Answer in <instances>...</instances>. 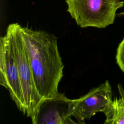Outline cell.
I'll list each match as a JSON object with an SVG mask.
<instances>
[{
    "mask_svg": "<svg viewBox=\"0 0 124 124\" xmlns=\"http://www.w3.org/2000/svg\"><path fill=\"white\" fill-rule=\"evenodd\" d=\"M36 90L42 98L57 95L63 77L64 65L58 50L57 38L44 31L19 25Z\"/></svg>",
    "mask_w": 124,
    "mask_h": 124,
    "instance_id": "cell-1",
    "label": "cell"
},
{
    "mask_svg": "<svg viewBox=\"0 0 124 124\" xmlns=\"http://www.w3.org/2000/svg\"><path fill=\"white\" fill-rule=\"evenodd\" d=\"M67 11L77 24L84 28H105L112 24L117 10L124 5L122 0H65Z\"/></svg>",
    "mask_w": 124,
    "mask_h": 124,
    "instance_id": "cell-2",
    "label": "cell"
},
{
    "mask_svg": "<svg viewBox=\"0 0 124 124\" xmlns=\"http://www.w3.org/2000/svg\"><path fill=\"white\" fill-rule=\"evenodd\" d=\"M5 34L17 64L26 107V115L31 118L42 98L35 87L28 57L20 32L19 24L17 23L10 24Z\"/></svg>",
    "mask_w": 124,
    "mask_h": 124,
    "instance_id": "cell-3",
    "label": "cell"
},
{
    "mask_svg": "<svg viewBox=\"0 0 124 124\" xmlns=\"http://www.w3.org/2000/svg\"><path fill=\"white\" fill-rule=\"evenodd\" d=\"M0 84L9 92L18 108L26 114V107L17 64L6 34L0 40Z\"/></svg>",
    "mask_w": 124,
    "mask_h": 124,
    "instance_id": "cell-4",
    "label": "cell"
},
{
    "mask_svg": "<svg viewBox=\"0 0 124 124\" xmlns=\"http://www.w3.org/2000/svg\"><path fill=\"white\" fill-rule=\"evenodd\" d=\"M112 101V91L108 80L92 89L87 94L73 100V113L79 123L96 113L104 112Z\"/></svg>",
    "mask_w": 124,
    "mask_h": 124,
    "instance_id": "cell-5",
    "label": "cell"
},
{
    "mask_svg": "<svg viewBox=\"0 0 124 124\" xmlns=\"http://www.w3.org/2000/svg\"><path fill=\"white\" fill-rule=\"evenodd\" d=\"M72 113L73 100L59 93L52 97L42 98L31 120L34 124L77 123L72 120Z\"/></svg>",
    "mask_w": 124,
    "mask_h": 124,
    "instance_id": "cell-6",
    "label": "cell"
},
{
    "mask_svg": "<svg viewBox=\"0 0 124 124\" xmlns=\"http://www.w3.org/2000/svg\"><path fill=\"white\" fill-rule=\"evenodd\" d=\"M119 97L112 99L104 112V124H124V89L120 83L117 85Z\"/></svg>",
    "mask_w": 124,
    "mask_h": 124,
    "instance_id": "cell-7",
    "label": "cell"
},
{
    "mask_svg": "<svg viewBox=\"0 0 124 124\" xmlns=\"http://www.w3.org/2000/svg\"><path fill=\"white\" fill-rule=\"evenodd\" d=\"M115 57L117 64L124 73V37L117 47Z\"/></svg>",
    "mask_w": 124,
    "mask_h": 124,
    "instance_id": "cell-8",
    "label": "cell"
},
{
    "mask_svg": "<svg viewBox=\"0 0 124 124\" xmlns=\"http://www.w3.org/2000/svg\"><path fill=\"white\" fill-rule=\"evenodd\" d=\"M117 15L120 17H124V11L122 12H120V13L117 14Z\"/></svg>",
    "mask_w": 124,
    "mask_h": 124,
    "instance_id": "cell-9",
    "label": "cell"
}]
</instances>
